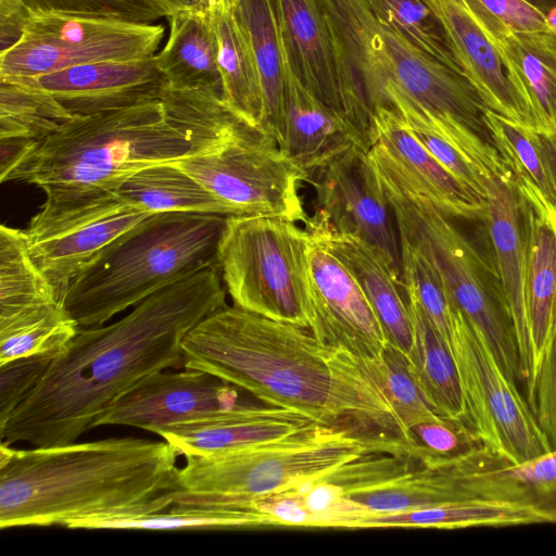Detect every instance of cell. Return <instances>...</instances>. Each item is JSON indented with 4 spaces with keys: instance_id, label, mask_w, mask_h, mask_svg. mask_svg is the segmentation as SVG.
<instances>
[{
    "instance_id": "6da1fadb",
    "label": "cell",
    "mask_w": 556,
    "mask_h": 556,
    "mask_svg": "<svg viewBox=\"0 0 556 556\" xmlns=\"http://www.w3.org/2000/svg\"><path fill=\"white\" fill-rule=\"evenodd\" d=\"M378 362L317 339L308 329L226 305L182 342V367L208 372L265 404L354 434L410 443Z\"/></svg>"
},
{
    "instance_id": "7a4b0ae2",
    "label": "cell",
    "mask_w": 556,
    "mask_h": 556,
    "mask_svg": "<svg viewBox=\"0 0 556 556\" xmlns=\"http://www.w3.org/2000/svg\"><path fill=\"white\" fill-rule=\"evenodd\" d=\"M218 266L167 286L122 319L78 328L39 382L0 429L1 443H73L141 379L182 367V342L204 317L224 307Z\"/></svg>"
},
{
    "instance_id": "3957f363",
    "label": "cell",
    "mask_w": 556,
    "mask_h": 556,
    "mask_svg": "<svg viewBox=\"0 0 556 556\" xmlns=\"http://www.w3.org/2000/svg\"><path fill=\"white\" fill-rule=\"evenodd\" d=\"M249 128L222 90L166 85L161 99L74 116L34 141L2 182L40 188L46 200L36 216L49 217L114 197L135 172L214 151Z\"/></svg>"
},
{
    "instance_id": "277c9868",
    "label": "cell",
    "mask_w": 556,
    "mask_h": 556,
    "mask_svg": "<svg viewBox=\"0 0 556 556\" xmlns=\"http://www.w3.org/2000/svg\"><path fill=\"white\" fill-rule=\"evenodd\" d=\"M178 456L164 440L132 437L28 450L1 443L0 528L164 510L179 488Z\"/></svg>"
},
{
    "instance_id": "5b68a950",
    "label": "cell",
    "mask_w": 556,
    "mask_h": 556,
    "mask_svg": "<svg viewBox=\"0 0 556 556\" xmlns=\"http://www.w3.org/2000/svg\"><path fill=\"white\" fill-rule=\"evenodd\" d=\"M226 215L157 213L126 232L72 281L62 304L80 328L104 325L154 292L218 266Z\"/></svg>"
},
{
    "instance_id": "8992f818",
    "label": "cell",
    "mask_w": 556,
    "mask_h": 556,
    "mask_svg": "<svg viewBox=\"0 0 556 556\" xmlns=\"http://www.w3.org/2000/svg\"><path fill=\"white\" fill-rule=\"evenodd\" d=\"M399 441L314 424L288 437L210 455L185 456L175 504L254 507L253 501L328 476L370 453H397Z\"/></svg>"
},
{
    "instance_id": "52a82bcc",
    "label": "cell",
    "mask_w": 556,
    "mask_h": 556,
    "mask_svg": "<svg viewBox=\"0 0 556 556\" xmlns=\"http://www.w3.org/2000/svg\"><path fill=\"white\" fill-rule=\"evenodd\" d=\"M375 170L392 207L399 236L430 258L453 300L482 334L504 374L514 383L521 382L515 327L494 264L434 204Z\"/></svg>"
},
{
    "instance_id": "ba28073f",
    "label": "cell",
    "mask_w": 556,
    "mask_h": 556,
    "mask_svg": "<svg viewBox=\"0 0 556 556\" xmlns=\"http://www.w3.org/2000/svg\"><path fill=\"white\" fill-rule=\"evenodd\" d=\"M309 232L275 216H228L218 267L233 305L309 330Z\"/></svg>"
},
{
    "instance_id": "9c48e42d",
    "label": "cell",
    "mask_w": 556,
    "mask_h": 556,
    "mask_svg": "<svg viewBox=\"0 0 556 556\" xmlns=\"http://www.w3.org/2000/svg\"><path fill=\"white\" fill-rule=\"evenodd\" d=\"M392 511L457 502L527 507L556 523V451L513 463L477 445L451 456H428L384 491Z\"/></svg>"
},
{
    "instance_id": "30bf717a",
    "label": "cell",
    "mask_w": 556,
    "mask_h": 556,
    "mask_svg": "<svg viewBox=\"0 0 556 556\" xmlns=\"http://www.w3.org/2000/svg\"><path fill=\"white\" fill-rule=\"evenodd\" d=\"M379 22V21H378ZM386 71V106L392 96L419 109L422 122L441 135L486 177L510 178L485 121L486 105L460 72L421 51L379 22Z\"/></svg>"
},
{
    "instance_id": "8fae6325",
    "label": "cell",
    "mask_w": 556,
    "mask_h": 556,
    "mask_svg": "<svg viewBox=\"0 0 556 556\" xmlns=\"http://www.w3.org/2000/svg\"><path fill=\"white\" fill-rule=\"evenodd\" d=\"M446 346L458 371L468 427L479 443L513 463L552 452L518 384L457 304Z\"/></svg>"
},
{
    "instance_id": "7c38bea8",
    "label": "cell",
    "mask_w": 556,
    "mask_h": 556,
    "mask_svg": "<svg viewBox=\"0 0 556 556\" xmlns=\"http://www.w3.org/2000/svg\"><path fill=\"white\" fill-rule=\"evenodd\" d=\"M164 27L112 17L29 12L21 39L0 52V78H26L76 65L154 55Z\"/></svg>"
},
{
    "instance_id": "4fadbf2b",
    "label": "cell",
    "mask_w": 556,
    "mask_h": 556,
    "mask_svg": "<svg viewBox=\"0 0 556 556\" xmlns=\"http://www.w3.org/2000/svg\"><path fill=\"white\" fill-rule=\"evenodd\" d=\"M202 184L230 216H275L307 223L299 184L307 177L270 137L247 129L214 151L174 162Z\"/></svg>"
},
{
    "instance_id": "5bb4252c",
    "label": "cell",
    "mask_w": 556,
    "mask_h": 556,
    "mask_svg": "<svg viewBox=\"0 0 556 556\" xmlns=\"http://www.w3.org/2000/svg\"><path fill=\"white\" fill-rule=\"evenodd\" d=\"M368 150L354 148L316 173L313 185L318 210L308 219L372 245L404 286L395 217Z\"/></svg>"
},
{
    "instance_id": "9a60e30c",
    "label": "cell",
    "mask_w": 556,
    "mask_h": 556,
    "mask_svg": "<svg viewBox=\"0 0 556 556\" xmlns=\"http://www.w3.org/2000/svg\"><path fill=\"white\" fill-rule=\"evenodd\" d=\"M116 195L49 217H31L26 233L33 258L62 302L78 274L119 237L153 216Z\"/></svg>"
},
{
    "instance_id": "2e32d148",
    "label": "cell",
    "mask_w": 556,
    "mask_h": 556,
    "mask_svg": "<svg viewBox=\"0 0 556 556\" xmlns=\"http://www.w3.org/2000/svg\"><path fill=\"white\" fill-rule=\"evenodd\" d=\"M327 23L342 113L370 148L375 115L386 106L379 22L366 0H318Z\"/></svg>"
},
{
    "instance_id": "e0dca14e",
    "label": "cell",
    "mask_w": 556,
    "mask_h": 556,
    "mask_svg": "<svg viewBox=\"0 0 556 556\" xmlns=\"http://www.w3.org/2000/svg\"><path fill=\"white\" fill-rule=\"evenodd\" d=\"M308 232L313 312L309 331L324 343L363 359H382L388 342L366 295L325 242L314 232Z\"/></svg>"
},
{
    "instance_id": "ac0fdd59",
    "label": "cell",
    "mask_w": 556,
    "mask_h": 556,
    "mask_svg": "<svg viewBox=\"0 0 556 556\" xmlns=\"http://www.w3.org/2000/svg\"><path fill=\"white\" fill-rule=\"evenodd\" d=\"M525 244L529 358L522 382L527 397L556 327V207L526 175L513 173Z\"/></svg>"
},
{
    "instance_id": "d6986e66",
    "label": "cell",
    "mask_w": 556,
    "mask_h": 556,
    "mask_svg": "<svg viewBox=\"0 0 556 556\" xmlns=\"http://www.w3.org/2000/svg\"><path fill=\"white\" fill-rule=\"evenodd\" d=\"M374 122L375 142L368 154L376 169L427 199L448 217L484 220L486 201L452 175L394 110L380 106Z\"/></svg>"
},
{
    "instance_id": "ffe728a7",
    "label": "cell",
    "mask_w": 556,
    "mask_h": 556,
    "mask_svg": "<svg viewBox=\"0 0 556 556\" xmlns=\"http://www.w3.org/2000/svg\"><path fill=\"white\" fill-rule=\"evenodd\" d=\"M239 405L233 386L194 369L159 371L141 379L96 420L100 426H129L147 431Z\"/></svg>"
},
{
    "instance_id": "44dd1931",
    "label": "cell",
    "mask_w": 556,
    "mask_h": 556,
    "mask_svg": "<svg viewBox=\"0 0 556 556\" xmlns=\"http://www.w3.org/2000/svg\"><path fill=\"white\" fill-rule=\"evenodd\" d=\"M23 79L50 92L74 116L161 99L166 86L154 55L76 65Z\"/></svg>"
},
{
    "instance_id": "7402d4cb",
    "label": "cell",
    "mask_w": 556,
    "mask_h": 556,
    "mask_svg": "<svg viewBox=\"0 0 556 556\" xmlns=\"http://www.w3.org/2000/svg\"><path fill=\"white\" fill-rule=\"evenodd\" d=\"M277 146L306 177L354 148H368L352 124L319 100L287 60Z\"/></svg>"
},
{
    "instance_id": "603a6c76",
    "label": "cell",
    "mask_w": 556,
    "mask_h": 556,
    "mask_svg": "<svg viewBox=\"0 0 556 556\" xmlns=\"http://www.w3.org/2000/svg\"><path fill=\"white\" fill-rule=\"evenodd\" d=\"M496 49L505 72L530 104L536 130L556 137V27L516 31L477 0H463Z\"/></svg>"
},
{
    "instance_id": "cb8c5ba5",
    "label": "cell",
    "mask_w": 556,
    "mask_h": 556,
    "mask_svg": "<svg viewBox=\"0 0 556 556\" xmlns=\"http://www.w3.org/2000/svg\"><path fill=\"white\" fill-rule=\"evenodd\" d=\"M318 424L308 416L274 406L239 404L154 431L179 455H210L277 440Z\"/></svg>"
},
{
    "instance_id": "d4e9b609",
    "label": "cell",
    "mask_w": 556,
    "mask_h": 556,
    "mask_svg": "<svg viewBox=\"0 0 556 556\" xmlns=\"http://www.w3.org/2000/svg\"><path fill=\"white\" fill-rule=\"evenodd\" d=\"M463 73L488 109L536 130L530 104L508 78L502 60L463 0H427Z\"/></svg>"
},
{
    "instance_id": "484cf974",
    "label": "cell",
    "mask_w": 556,
    "mask_h": 556,
    "mask_svg": "<svg viewBox=\"0 0 556 556\" xmlns=\"http://www.w3.org/2000/svg\"><path fill=\"white\" fill-rule=\"evenodd\" d=\"M486 228L494 254V266L511 317L521 364V375L529 358V329L525 286V244L518 194L513 177H485Z\"/></svg>"
},
{
    "instance_id": "4316f807",
    "label": "cell",
    "mask_w": 556,
    "mask_h": 556,
    "mask_svg": "<svg viewBox=\"0 0 556 556\" xmlns=\"http://www.w3.org/2000/svg\"><path fill=\"white\" fill-rule=\"evenodd\" d=\"M309 231L317 235L353 275L371 305L390 346L408 359L414 329L404 286L393 275L378 251L363 239L333 232L308 219Z\"/></svg>"
},
{
    "instance_id": "83f0119b",
    "label": "cell",
    "mask_w": 556,
    "mask_h": 556,
    "mask_svg": "<svg viewBox=\"0 0 556 556\" xmlns=\"http://www.w3.org/2000/svg\"><path fill=\"white\" fill-rule=\"evenodd\" d=\"M274 1L292 71L319 100L343 115L332 45L318 0Z\"/></svg>"
},
{
    "instance_id": "f1b7e54d",
    "label": "cell",
    "mask_w": 556,
    "mask_h": 556,
    "mask_svg": "<svg viewBox=\"0 0 556 556\" xmlns=\"http://www.w3.org/2000/svg\"><path fill=\"white\" fill-rule=\"evenodd\" d=\"M207 10L217 40L223 101L243 124L260 131L261 77L237 0H212Z\"/></svg>"
},
{
    "instance_id": "f546056e",
    "label": "cell",
    "mask_w": 556,
    "mask_h": 556,
    "mask_svg": "<svg viewBox=\"0 0 556 556\" xmlns=\"http://www.w3.org/2000/svg\"><path fill=\"white\" fill-rule=\"evenodd\" d=\"M166 45L154 60L166 85L175 89L222 90L217 40L207 4L174 11Z\"/></svg>"
},
{
    "instance_id": "4dcf8cb0",
    "label": "cell",
    "mask_w": 556,
    "mask_h": 556,
    "mask_svg": "<svg viewBox=\"0 0 556 556\" xmlns=\"http://www.w3.org/2000/svg\"><path fill=\"white\" fill-rule=\"evenodd\" d=\"M404 289L414 329L410 371L440 417L469 429L455 361L416 294Z\"/></svg>"
},
{
    "instance_id": "1f68e13d",
    "label": "cell",
    "mask_w": 556,
    "mask_h": 556,
    "mask_svg": "<svg viewBox=\"0 0 556 556\" xmlns=\"http://www.w3.org/2000/svg\"><path fill=\"white\" fill-rule=\"evenodd\" d=\"M115 195L154 214L187 212L230 216L220 201L174 162L135 172L123 180Z\"/></svg>"
},
{
    "instance_id": "d6a6232c",
    "label": "cell",
    "mask_w": 556,
    "mask_h": 556,
    "mask_svg": "<svg viewBox=\"0 0 556 556\" xmlns=\"http://www.w3.org/2000/svg\"><path fill=\"white\" fill-rule=\"evenodd\" d=\"M263 91L261 132L277 143L281 129L286 56L274 0H237Z\"/></svg>"
},
{
    "instance_id": "836d02e7",
    "label": "cell",
    "mask_w": 556,
    "mask_h": 556,
    "mask_svg": "<svg viewBox=\"0 0 556 556\" xmlns=\"http://www.w3.org/2000/svg\"><path fill=\"white\" fill-rule=\"evenodd\" d=\"M273 527L271 519L255 507H199L173 505L146 514L100 515L76 519L70 529L184 530Z\"/></svg>"
},
{
    "instance_id": "e575fe53",
    "label": "cell",
    "mask_w": 556,
    "mask_h": 556,
    "mask_svg": "<svg viewBox=\"0 0 556 556\" xmlns=\"http://www.w3.org/2000/svg\"><path fill=\"white\" fill-rule=\"evenodd\" d=\"M548 523L539 511L520 506L491 502H457L390 514L365 517L366 528H437L508 527Z\"/></svg>"
},
{
    "instance_id": "d590c367",
    "label": "cell",
    "mask_w": 556,
    "mask_h": 556,
    "mask_svg": "<svg viewBox=\"0 0 556 556\" xmlns=\"http://www.w3.org/2000/svg\"><path fill=\"white\" fill-rule=\"evenodd\" d=\"M59 302L30 254L25 231L1 225L0 324Z\"/></svg>"
},
{
    "instance_id": "8d00e7d4",
    "label": "cell",
    "mask_w": 556,
    "mask_h": 556,
    "mask_svg": "<svg viewBox=\"0 0 556 556\" xmlns=\"http://www.w3.org/2000/svg\"><path fill=\"white\" fill-rule=\"evenodd\" d=\"M485 121L508 169L530 178L556 207V137L518 125L490 109Z\"/></svg>"
},
{
    "instance_id": "74e56055",
    "label": "cell",
    "mask_w": 556,
    "mask_h": 556,
    "mask_svg": "<svg viewBox=\"0 0 556 556\" xmlns=\"http://www.w3.org/2000/svg\"><path fill=\"white\" fill-rule=\"evenodd\" d=\"M74 115L50 92L23 78H0V139L39 141Z\"/></svg>"
},
{
    "instance_id": "f35d334b",
    "label": "cell",
    "mask_w": 556,
    "mask_h": 556,
    "mask_svg": "<svg viewBox=\"0 0 556 556\" xmlns=\"http://www.w3.org/2000/svg\"><path fill=\"white\" fill-rule=\"evenodd\" d=\"M78 328L62 302L0 324V365L22 357H53Z\"/></svg>"
},
{
    "instance_id": "ab89813d",
    "label": "cell",
    "mask_w": 556,
    "mask_h": 556,
    "mask_svg": "<svg viewBox=\"0 0 556 556\" xmlns=\"http://www.w3.org/2000/svg\"><path fill=\"white\" fill-rule=\"evenodd\" d=\"M366 1L380 23L395 30L421 51L463 73L444 30L427 0Z\"/></svg>"
},
{
    "instance_id": "60d3db41",
    "label": "cell",
    "mask_w": 556,
    "mask_h": 556,
    "mask_svg": "<svg viewBox=\"0 0 556 556\" xmlns=\"http://www.w3.org/2000/svg\"><path fill=\"white\" fill-rule=\"evenodd\" d=\"M400 243L404 288L413 290L446 344L456 303L430 258L405 238L400 237Z\"/></svg>"
},
{
    "instance_id": "b9f144b4",
    "label": "cell",
    "mask_w": 556,
    "mask_h": 556,
    "mask_svg": "<svg viewBox=\"0 0 556 556\" xmlns=\"http://www.w3.org/2000/svg\"><path fill=\"white\" fill-rule=\"evenodd\" d=\"M379 364L387 393L410 443L409 430L413 427L425 422L447 421L435 413L424 396L405 355L388 344Z\"/></svg>"
},
{
    "instance_id": "7bdbcfd3",
    "label": "cell",
    "mask_w": 556,
    "mask_h": 556,
    "mask_svg": "<svg viewBox=\"0 0 556 556\" xmlns=\"http://www.w3.org/2000/svg\"><path fill=\"white\" fill-rule=\"evenodd\" d=\"M295 488L313 518V527L359 529L362 520L374 515L364 504L349 497L327 476Z\"/></svg>"
},
{
    "instance_id": "ee69618b",
    "label": "cell",
    "mask_w": 556,
    "mask_h": 556,
    "mask_svg": "<svg viewBox=\"0 0 556 556\" xmlns=\"http://www.w3.org/2000/svg\"><path fill=\"white\" fill-rule=\"evenodd\" d=\"M29 12L112 17L136 23H152L173 12L162 0H22Z\"/></svg>"
},
{
    "instance_id": "f6af8a7d",
    "label": "cell",
    "mask_w": 556,
    "mask_h": 556,
    "mask_svg": "<svg viewBox=\"0 0 556 556\" xmlns=\"http://www.w3.org/2000/svg\"><path fill=\"white\" fill-rule=\"evenodd\" d=\"M400 116V115H399ZM416 139L457 179L486 199L485 175L458 149L426 125L402 117Z\"/></svg>"
},
{
    "instance_id": "bcb514c9",
    "label": "cell",
    "mask_w": 556,
    "mask_h": 556,
    "mask_svg": "<svg viewBox=\"0 0 556 556\" xmlns=\"http://www.w3.org/2000/svg\"><path fill=\"white\" fill-rule=\"evenodd\" d=\"M52 358L22 357L0 365V429L39 382Z\"/></svg>"
},
{
    "instance_id": "7dc6e473",
    "label": "cell",
    "mask_w": 556,
    "mask_h": 556,
    "mask_svg": "<svg viewBox=\"0 0 556 556\" xmlns=\"http://www.w3.org/2000/svg\"><path fill=\"white\" fill-rule=\"evenodd\" d=\"M527 401L551 451H556V327Z\"/></svg>"
},
{
    "instance_id": "c3c4849f",
    "label": "cell",
    "mask_w": 556,
    "mask_h": 556,
    "mask_svg": "<svg viewBox=\"0 0 556 556\" xmlns=\"http://www.w3.org/2000/svg\"><path fill=\"white\" fill-rule=\"evenodd\" d=\"M413 444L429 455L451 456L481 445L467 428L451 421L425 422L409 430Z\"/></svg>"
},
{
    "instance_id": "681fc988",
    "label": "cell",
    "mask_w": 556,
    "mask_h": 556,
    "mask_svg": "<svg viewBox=\"0 0 556 556\" xmlns=\"http://www.w3.org/2000/svg\"><path fill=\"white\" fill-rule=\"evenodd\" d=\"M253 505L267 515L274 526L313 527V518L295 488L258 497Z\"/></svg>"
},
{
    "instance_id": "f907efd6",
    "label": "cell",
    "mask_w": 556,
    "mask_h": 556,
    "mask_svg": "<svg viewBox=\"0 0 556 556\" xmlns=\"http://www.w3.org/2000/svg\"><path fill=\"white\" fill-rule=\"evenodd\" d=\"M490 14L516 31L549 27L547 15L528 0H477Z\"/></svg>"
},
{
    "instance_id": "816d5d0a",
    "label": "cell",
    "mask_w": 556,
    "mask_h": 556,
    "mask_svg": "<svg viewBox=\"0 0 556 556\" xmlns=\"http://www.w3.org/2000/svg\"><path fill=\"white\" fill-rule=\"evenodd\" d=\"M27 20L22 0H0V52L21 39Z\"/></svg>"
},
{
    "instance_id": "f5cc1de1",
    "label": "cell",
    "mask_w": 556,
    "mask_h": 556,
    "mask_svg": "<svg viewBox=\"0 0 556 556\" xmlns=\"http://www.w3.org/2000/svg\"><path fill=\"white\" fill-rule=\"evenodd\" d=\"M164 1L172 10V12L184 9V8H190L200 4L199 0H162Z\"/></svg>"
},
{
    "instance_id": "db71d44e",
    "label": "cell",
    "mask_w": 556,
    "mask_h": 556,
    "mask_svg": "<svg viewBox=\"0 0 556 556\" xmlns=\"http://www.w3.org/2000/svg\"><path fill=\"white\" fill-rule=\"evenodd\" d=\"M541 11H543L546 15L556 8V0H528Z\"/></svg>"
},
{
    "instance_id": "11a10c76",
    "label": "cell",
    "mask_w": 556,
    "mask_h": 556,
    "mask_svg": "<svg viewBox=\"0 0 556 556\" xmlns=\"http://www.w3.org/2000/svg\"><path fill=\"white\" fill-rule=\"evenodd\" d=\"M212 0H199L200 3L202 4H207L208 2H211Z\"/></svg>"
}]
</instances>
